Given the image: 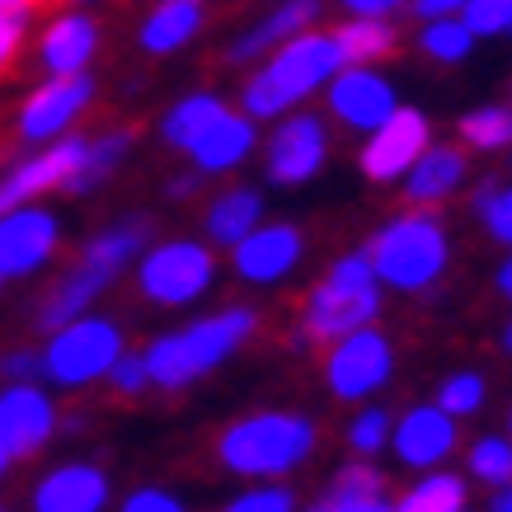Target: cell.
<instances>
[{"mask_svg": "<svg viewBox=\"0 0 512 512\" xmlns=\"http://www.w3.org/2000/svg\"><path fill=\"white\" fill-rule=\"evenodd\" d=\"M494 512H512V484H503L494 494Z\"/></svg>", "mask_w": 512, "mask_h": 512, "instance_id": "cell-49", "label": "cell"}, {"mask_svg": "<svg viewBox=\"0 0 512 512\" xmlns=\"http://www.w3.org/2000/svg\"><path fill=\"white\" fill-rule=\"evenodd\" d=\"M475 212H480V221L489 226V235L512 249V188L484 184L480 193H475Z\"/></svg>", "mask_w": 512, "mask_h": 512, "instance_id": "cell-36", "label": "cell"}, {"mask_svg": "<svg viewBox=\"0 0 512 512\" xmlns=\"http://www.w3.org/2000/svg\"><path fill=\"white\" fill-rule=\"evenodd\" d=\"M0 292H5V282H0Z\"/></svg>", "mask_w": 512, "mask_h": 512, "instance_id": "cell-55", "label": "cell"}, {"mask_svg": "<svg viewBox=\"0 0 512 512\" xmlns=\"http://www.w3.org/2000/svg\"><path fill=\"white\" fill-rule=\"evenodd\" d=\"M0 10H19V15H33L38 0H0Z\"/></svg>", "mask_w": 512, "mask_h": 512, "instance_id": "cell-48", "label": "cell"}, {"mask_svg": "<svg viewBox=\"0 0 512 512\" xmlns=\"http://www.w3.org/2000/svg\"><path fill=\"white\" fill-rule=\"evenodd\" d=\"M264 221V193L249 184H231L221 188L217 198L202 207V235L212 249H231L240 245L254 226Z\"/></svg>", "mask_w": 512, "mask_h": 512, "instance_id": "cell-24", "label": "cell"}, {"mask_svg": "<svg viewBox=\"0 0 512 512\" xmlns=\"http://www.w3.org/2000/svg\"><path fill=\"white\" fill-rule=\"evenodd\" d=\"M151 245V221L146 217H118L109 226H99L94 235H85V245H80V259H90V264L109 268L113 278H123L132 273V264L141 259V249Z\"/></svg>", "mask_w": 512, "mask_h": 512, "instance_id": "cell-25", "label": "cell"}, {"mask_svg": "<svg viewBox=\"0 0 512 512\" xmlns=\"http://www.w3.org/2000/svg\"><path fill=\"white\" fill-rule=\"evenodd\" d=\"M390 447L400 456V466L437 470L456 451V419L437 404H419L400 419V428H390Z\"/></svg>", "mask_w": 512, "mask_h": 512, "instance_id": "cell-21", "label": "cell"}, {"mask_svg": "<svg viewBox=\"0 0 512 512\" xmlns=\"http://www.w3.org/2000/svg\"><path fill=\"white\" fill-rule=\"evenodd\" d=\"M221 512H296V494L278 480H254L249 489H240Z\"/></svg>", "mask_w": 512, "mask_h": 512, "instance_id": "cell-35", "label": "cell"}, {"mask_svg": "<svg viewBox=\"0 0 512 512\" xmlns=\"http://www.w3.org/2000/svg\"><path fill=\"white\" fill-rule=\"evenodd\" d=\"M372 273L395 292H428L447 268V231L437 217H395L367 245Z\"/></svg>", "mask_w": 512, "mask_h": 512, "instance_id": "cell-7", "label": "cell"}, {"mask_svg": "<svg viewBox=\"0 0 512 512\" xmlns=\"http://www.w3.org/2000/svg\"><path fill=\"white\" fill-rule=\"evenodd\" d=\"M508 428H512V414H508Z\"/></svg>", "mask_w": 512, "mask_h": 512, "instance_id": "cell-54", "label": "cell"}, {"mask_svg": "<svg viewBox=\"0 0 512 512\" xmlns=\"http://www.w3.org/2000/svg\"><path fill=\"white\" fill-rule=\"evenodd\" d=\"M381 311V278L372 273L367 254H343L325 278L315 282L306 315H301V343H339L343 334L372 325Z\"/></svg>", "mask_w": 512, "mask_h": 512, "instance_id": "cell-5", "label": "cell"}, {"mask_svg": "<svg viewBox=\"0 0 512 512\" xmlns=\"http://www.w3.org/2000/svg\"><path fill=\"white\" fill-rule=\"evenodd\" d=\"M226 109H231V104H226L221 94H212V90L184 94V99H174L170 109L160 113V141H165L170 151H179V156H188V146L217 123Z\"/></svg>", "mask_w": 512, "mask_h": 512, "instance_id": "cell-27", "label": "cell"}, {"mask_svg": "<svg viewBox=\"0 0 512 512\" xmlns=\"http://www.w3.org/2000/svg\"><path fill=\"white\" fill-rule=\"evenodd\" d=\"M461 141L475 146V151H508L512 146V109L484 104V109L466 113V118H461Z\"/></svg>", "mask_w": 512, "mask_h": 512, "instance_id": "cell-32", "label": "cell"}, {"mask_svg": "<svg viewBox=\"0 0 512 512\" xmlns=\"http://www.w3.org/2000/svg\"><path fill=\"white\" fill-rule=\"evenodd\" d=\"M390 367H395V353H390V339L376 334L372 325L353 329L334 343V353L325 362V381L339 400H362L390 381Z\"/></svg>", "mask_w": 512, "mask_h": 512, "instance_id": "cell-14", "label": "cell"}, {"mask_svg": "<svg viewBox=\"0 0 512 512\" xmlns=\"http://www.w3.org/2000/svg\"><path fill=\"white\" fill-rule=\"evenodd\" d=\"M433 146V132H428V118L419 109H395L381 127L367 132V146H362V174L372 184H395L409 174V165Z\"/></svg>", "mask_w": 512, "mask_h": 512, "instance_id": "cell-16", "label": "cell"}, {"mask_svg": "<svg viewBox=\"0 0 512 512\" xmlns=\"http://www.w3.org/2000/svg\"><path fill=\"white\" fill-rule=\"evenodd\" d=\"M470 475L480 484H512V442L508 437H480L475 447H470Z\"/></svg>", "mask_w": 512, "mask_h": 512, "instance_id": "cell-33", "label": "cell"}, {"mask_svg": "<svg viewBox=\"0 0 512 512\" xmlns=\"http://www.w3.org/2000/svg\"><path fill=\"white\" fill-rule=\"evenodd\" d=\"M38 353H43V381L52 390H90L127 353V334L113 315L85 311L66 325L47 329Z\"/></svg>", "mask_w": 512, "mask_h": 512, "instance_id": "cell-4", "label": "cell"}, {"mask_svg": "<svg viewBox=\"0 0 512 512\" xmlns=\"http://www.w3.org/2000/svg\"><path fill=\"white\" fill-rule=\"evenodd\" d=\"M315 451V423L296 409H259L217 433V461L240 480H282Z\"/></svg>", "mask_w": 512, "mask_h": 512, "instance_id": "cell-3", "label": "cell"}, {"mask_svg": "<svg viewBox=\"0 0 512 512\" xmlns=\"http://www.w3.org/2000/svg\"><path fill=\"white\" fill-rule=\"evenodd\" d=\"M62 433V404L47 381H0V451L24 466Z\"/></svg>", "mask_w": 512, "mask_h": 512, "instance_id": "cell-10", "label": "cell"}, {"mask_svg": "<svg viewBox=\"0 0 512 512\" xmlns=\"http://www.w3.org/2000/svg\"><path fill=\"white\" fill-rule=\"evenodd\" d=\"M334 38H339L343 66H372L376 57H386L395 47V33H390L386 19H362V15H353L348 29H334Z\"/></svg>", "mask_w": 512, "mask_h": 512, "instance_id": "cell-30", "label": "cell"}, {"mask_svg": "<svg viewBox=\"0 0 512 512\" xmlns=\"http://www.w3.org/2000/svg\"><path fill=\"white\" fill-rule=\"evenodd\" d=\"M0 381H43V353H38V343H10V348H0Z\"/></svg>", "mask_w": 512, "mask_h": 512, "instance_id": "cell-41", "label": "cell"}, {"mask_svg": "<svg viewBox=\"0 0 512 512\" xmlns=\"http://www.w3.org/2000/svg\"><path fill=\"white\" fill-rule=\"evenodd\" d=\"M348 447L362 456V461H372L376 451L390 447V414L386 409H362L348 428Z\"/></svg>", "mask_w": 512, "mask_h": 512, "instance_id": "cell-37", "label": "cell"}, {"mask_svg": "<svg viewBox=\"0 0 512 512\" xmlns=\"http://www.w3.org/2000/svg\"><path fill=\"white\" fill-rule=\"evenodd\" d=\"M343 71V52L334 33H296L282 47H273L264 62H254V71L240 85V109L254 123H278L282 113H296L315 90H325L329 80Z\"/></svg>", "mask_w": 512, "mask_h": 512, "instance_id": "cell-2", "label": "cell"}, {"mask_svg": "<svg viewBox=\"0 0 512 512\" xmlns=\"http://www.w3.org/2000/svg\"><path fill=\"white\" fill-rule=\"evenodd\" d=\"M498 292H503V301H512V254H508V264L498 268Z\"/></svg>", "mask_w": 512, "mask_h": 512, "instance_id": "cell-47", "label": "cell"}, {"mask_svg": "<svg viewBox=\"0 0 512 512\" xmlns=\"http://www.w3.org/2000/svg\"><path fill=\"white\" fill-rule=\"evenodd\" d=\"M198 184H202V174L198 170H188V174H174L170 184H165V193H170V198H193V193H198Z\"/></svg>", "mask_w": 512, "mask_h": 512, "instance_id": "cell-46", "label": "cell"}, {"mask_svg": "<svg viewBox=\"0 0 512 512\" xmlns=\"http://www.w3.org/2000/svg\"><path fill=\"white\" fill-rule=\"evenodd\" d=\"M10 470H15V461H10V456H5V451H0V484L10 480Z\"/></svg>", "mask_w": 512, "mask_h": 512, "instance_id": "cell-51", "label": "cell"}, {"mask_svg": "<svg viewBox=\"0 0 512 512\" xmlns=\"http://www.w3.org/2000/svg\"><path fill=\"white\" fill-rule=\"evenodd\" d=\"M132 146H137V132H132V127H109V132H94V137L85 141V160H80L76 179L66 184V193H71V198H90V193H99V188L109 184L113 174L127 165Z\"/></svg>", "mask_w": 512, "mask_h": 512, "instance_id": "cell-26", "label": "cell"}, {"mask_svg": "<svg viewBox=\"0 0 512 512\" xmlns=\"http://www.w3.org/2000/svg\"><path fill=\"white\" fill-rule=\"evenodd\" d=\"M0 512H10V508H5V503H0Z\"/></svg>", "mask_w": 512, "mask_h": 512, "instance_id": "cell-53", "label": "cell"}, {"mask_svg": "<svg viewBox=\"0 0 512 512\" xmlns=\"http://www.w3.org/2000/svg\"><path fill=\"white\" fill-rule=\"evenodd\" d=\"M94 99H99V85L90 71L38 76L10 113V137L19 146H47V141L71 137V132H80V118L94 109Z\"/></svg>", "mask_w": 512, "mask_h": 512, "instance_id": "cell-8", "label": "cell"}, {"mask_svg": "<svg viewBox=\"0 0 512 512\" xmlns=\"http://www.w3.org/2000/svg\"><path fill=\"white\" fill-rule=\"evenodd\" d=\"M475 38H494V33H508L512 29V0H466L461 10Z\"/></svg>", "mask_w": 512, "mask_h": 512, "instance_id": "cell-40", "label": "cell"}, {"mask_svg": "<svg viewBox=\"0 0 512 512\" xmlns=\"http://www.w3.org/2000/svg\"><path fill=\"white\" fill-rule=\"evenodd\" d=\"M414 5V15L428 24V19H447V15H461L466 10V0H409Z\"/></svg>", "mask_w": 512, "mask_h": 512, "instance_id": "cell-44", "label": "cell"}, {"mask_svg": "<svg viewBox=\"0 0 512 512\" xmlns=\"http://www.w3.org/2000/svg\"><path fill=\"white\" fill-rule=\"evenodd\" d=\"M254 151H259V123H254L245 109H226L217 123L188 146V165H193L202 179H217V174L240 170Z\"/></svg>", "mask_w": 512, "mask_h": 512, "instance_id": "cell-20", "label": "cell"}, {"mask_svg": "<svg viewBox=\"0 0 512 512\" xmlns=\"http://www.w3.org/2000/svg\"><path fill=\"white\" fill-rule=\"evenodd\" d=\"M395 512H466V480L433 470L395 503Z\"/></svg>", "mask_w": 512, "mask_h": 512, "instance_id": "cell-29", "label": "cell"}, {"mask_svg": "<svg viewBox=\"0 0 512 512\" xmlns=\"http://www.w3.org/2000/svg\"><path fill=\"white\" fill-rule=\"evenodd\" d=\"M113 282H118V278H113L109 268L90 264V259L66 264L62 273L43 287V296H38V306H33V329H38V334H47V329H57V325H66V320H76V315L94 311Z\"/></svg>", "mask_w": 512, "mask_h": 512, "instance_id": "cell-18", "label": "cell"}, {"mask_svg": "<svg viewBox=\"0 0 512 512\" xmlns=\"http://www.w3.org/2000/svg\"><path fill=\"white\" fill-rule=\"evenodd\" d=\"M132 278H137L141 301H151L160 311H184L217 287V254L207 240H188V235L151 240L132 264Z\"/></svg>", "mask_w": 512, "mask_h": 512, "instance_id": "cell-6", "label": "cell"}, {"mask_svg": "<svg viewBox=\"0 0 512 512\" xmlns=\"http://www.w3.org/2000/svg\"><path fill=\"white\" fill-rule=\"evenodd\" d=\"M29 38H33V15L0 10V76H5V71H15V62L24 57Z\"/></svg>", "mask_w": 512, "mask_h": 512, "instance_id": "cell-39", "label": "cell"}, {"mask_svg": "<svg viewBox=\"0 0 512 512\" xmlns=\"http://www.w3.org/2000/svg\"><path fill=\"white\" fill-rule=\"evenodd\" d=\"M259 329V315L249 306H221L212 315H198L179 329H165L141 348L146 372H151V390H188L202 376H212L221 362H231Z\"/></svg>", "mask_w": 512, "mask_h": 512, "instance_id": "cell-1", "label": "cell"}, {"mask_svg": "<svg viewBox=\"0 0 512 512\" xmlns=\"http://www.w3.org/2000/svg\"><path fill=\"white\" fill-rule=\"evenodd\" d=\"M461 179H466V156L456 146H428L404 174V193H409V202H437L451 198Z\"/></svg>", "mask_w": 512, "mask_h": 512, "instance_id": "cell-28", "label": "cell"}, {"mask_svg": "<svg viewBox=\"0 0 512 512\" xmlns=\"http://www.w3.org/2000/svg\"><path fill=\"white\" fill-rule=\"evenodd\" d=\"M339 5L362 19H386L390 10H400V0H339Z\"/></svg>", "mask_w": 512, "mask_h": 512, "instance_id": "cell-45", "label": "cell"}, {"mask_svg": "<svg viewBox=\"0 0 512 512\" xmlns=\"http://www.w3.org/2000/svg\"><path fill=\"white\" fill-rule=\"evenodd\" d=\"M104 47V29L90 10H57L52 19H43V29L33 38V66L43 76H80L90 71L94 57Z\"/></svg>", "mask_w": 512, "mask_h": 512, "instance_id": "cell-13", "label": "cell"}, {"mask_svg": "<svg viewBox=\"0 0 512 512\" xmlns=\"http://www.w3.org/2000/svg\"><path fill=\"white\" fill-rule=\"evenodd\" d=\"M113 480L99 461H57L29 484V512H109Z\"/></svg>", "mask_w": 512, "mask_h": 512, "instance_id": "cell-15", "label": "cell"}, {"mask_svg": "<svg viewBox=\"0 0 512 512\" xmlns=\"http://www.w3.org/2000/svg\"><path fill=\"white\" fill-rule=\"evenodd\" d=\"M484 404V376L480 372H451L442 386H437V409H447L451 419H466V414H480Z\"/></svg>", "mask_w": 512, "mask_h": 512, "instance_id": "cell-34", "label": "cell"}, {"mask_svg": "<svg viewBox=\"0 0 512 512\" xmlns=\"http://www.w3.org/2000/svg\"><path fill=\"white\" fill-rule=\"evenodd\" d=\"M202 24H207L202 0H156L137 24V47L146 57H174L198 38Z\"/></svg>", "mask_w": 512, "mask_h": 512, "instance_id": "cell-23", "label": "cell"}, {"mask_svg": "<svg viewBox=\"0 0 512 512\" xmlns=\"http://www.w3.org/2000/svg\"><path fill=\"white\" fill-rule=\"evenodd\" d=\"M57 5H66V10H94L99 0H57Z\"/></svg>", "mask_w": 512, "mask_h": 512, "instance_id": "cell-50", "label": "cell"}, {"mask_svg": "<svg viewBox=\"0 0 512 512\" xmlns=\"http://www.w3.org/2000/svg\"><path fill=\"white\" fill-rule=\"evenodd\" d=\"M85 141H90V132H71L62 141L29 146L24 156L10 160L0 170V212L5 207H24V202H47L52 193H66V184L76 179L80 160H85Z\"/></svg>", "mask_w": 512, "mask_h": 512, "instance_id": "cell-11", "label": "cell"}, {"mask_svg": "<svg viewBox=\"0 0 512 512\" xmlns=\"http://www.w3.org/2000/svg\"><path fill=\"white\" fill-rule=\"evenodd\" d=\"M118 512H188V503L165 484H137L132 494H123Z\"/></svg>", "mask_w": 512, "mask_h": 512, "instance_id": "cell-43", "label": "cell"}, {"mask_svg": "<svg viewBox=\"0 0 512 512\" xmlns=\"http://www.w3.org/2000/svg\"><path fill=\"white\" fill-rule=\"evenodd\" d=\"M306 512H395V503H386V494H348L339 484H329V494L315 498Z\"/></svg>", "mask_w": 512, "mask_h": 512, "instance_id": "cell-42", "label": "cell"}, {"mask_svg": "<svg viewBox=\"0 0 512 512\" xmlns=\"http://www.w3.org/2000/svg\"><path fill=\"white\" fill-rule=\"evenodd\" d=\"M329 160V132L315 113H282L264 141V174L278 188L311 184Z\"/></svg>", "mask_w": 512, "mask_h": 512, "instance_id": "cell-12", "label": "cell"}, {"mask_svg": "<svg viewBox=\"0 0 512 512\" xmlns=\"http://www.w3.org/2000/svg\"><path fill=\"white\" fill-rule=\"evenodd\" d=\"M315 15H320V0H278L264 19H254L249 29L235 33L231 47H226V62H231V66L264 62L273 47H282L287 38H296V33L311 29Z\"/></svg>", "mask_w": 512, "mask_h": 512, "instance_id": "cell-22", "label": "cell"}, {"mask_svg": "<svg viewBox=\"0 0 512 512\" xmlns=\"http://www.w3.org/2000/svg\"><path fill=\"white\" fill-rule=\"evenodd\" d=\"M508 33H512V29H508Z\"/></svg>", "mask_w": 512, "mask_h": 512, "instance_id": "cell-56", "label": "cell"}, {"mask_svg": "<svg viewBox=\"0 0 512 512\" xmlns=\"http://www.w3.org/2000/svg\"><path fill=\"white\" fill-rule=\"evenodd\" d=\"M66 245V221L47 202H24L0 212V282H29L57 264Z\"/></svg>", "mask_w": 512, "mask_h": 512, "instance_id": "cell-9", "label": "cell"}, {"mask_svg": "<svg viewBox=\"0 0 512 512\" xmlns=\"http://www.w3.org/2000/svg\"><path fill=\"white\" fill-rule=\"evenodd\" d=\"M325 90H329V113L339 123H348L353 132H372V127H381L390 113L400 109L390 80L376 76L372 66H343Z\"/></svg>", "mask_w": 512, "mask_h": 512, "instance_id": "cell-19", "label": "cell"}, {"mask_svg": "<svg viewBox=\"0 0 512 512\" xmlns=\"http://www.w3.org/2000/svg\"><path fill=\"white\" fill-rule=\"evenodd\" d=\"M470 47H475V29H470L461 15L428 19V24H423V52H428L433 62H466Z\"/></svg>", "mask_w": 512, "mask_h": 512, "instance_id": "cell-31", "label": "cell"}, {"mask_svg": "<svg viewBox=\"0 0 512 512\" xmlns=\"http://www.w3.org/2000/svg\"><path fill=\"white\" fill-rule=\"evenodd\" d=\"M301 254H306V240L292 221H259L240 245H231V268L249 287H273L301 264Z\"/></svg>", "mask_w": 512, "mask_h": 512, "instance_id": "cell-17", "label": "cell"}, {"mask_svg": "<svg viewBox=\"0 0 512 512\" xmlns=\"http://www.w3.org/2000/svg\"><path fill=\"white\" fill-rule=\"evenodd\" d=\"M104 386H109L113 395H123V400H137V395H146V390H151V372H146V357H141V348H127V353L113 362V372L104 376Z\"/></svg>", "mask_w": 512, "mask_h": 512, "instance_id": "cell-38", "label": "cell"}, {"mask_svg": "<svg viewBox=\"0 0 512 512\" xmlns=\"http://www.w3.org/2000/svg\"><path fill=\"white\" fill-rule=\"evenodd\" d=\"M503 353H512V320L503 325Z\"/></svg>", "mask_w": 512, "mask_h": 512, "instance_id": "cell-52", "label": "cell"}]
</instances>
